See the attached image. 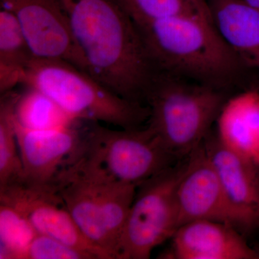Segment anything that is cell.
Returning a JSON list of instances; mask_svg holds the SVG:
<instances>
[{
    "label": "cell",
    "instance_id": "6da1fadb",
    "mask_svg": "<svg viewBox=\"0 0 259 259\" xmlns=\"http://www.w3.org/2000/svg\"><path fill=\"white\" fill-rule=\"evenodd\" d=\"M94 79L119 96L144 104L155 71L122 0H61Z\"/></svg>",
    "mask_w": 259,
    "mask_h": 259
},
{
    "label": "cell",
    "instance_id": "7a4b0ae2",
    "mask_svg": "<svg viewBox=\"0 0 259 259\" xmlns=\"http://www.w3.org/2000/svg\"><path fill=\"white\" fill-rule=\"evenodd\" d=\"M134 20L156 71L223 90L244 65L209 19Z\"/></svg>",
    "mask_w": 259,
    "mask_h": 259
},
{
    "label": "cell",
    "instance_id": "3957f363",
    "mask_svg": "<svg viewBox=\"0 0 259 259\" xmlns=\"http://www.w3.org/2000/svg\"><path fill=\"white\" fill-rule=\"evenodd\" d=\"M51 185L89 241L117 259L121 234L138 186L112 180L90 166L79 154Z\"/></svg>",
    "mask_w": 259,
    "mask_h": 259
},
{
    "label": "cell",
    "instance_id": "277c9868",
    "mask_svg": "<svg viewBox=\"0 0 259 259\" xmlns=\"http://www.w3.org/2000/svg\"><path fill=\"white\" fill-rule=\"evenodd\" d=\"M20 84L40 90L79 122L135 129L149 118L147 105L119 96L66 61L34 57L24 69Z\"/></svg>",
    "mask_w": 259,
    "mask_h": 259
},
{
    "label": "cell",
    "instance_id": "5b68a950",
    "mask_svg": "<svg viewBox=\"0 0 259 259\" xmlns=\"http://www.w3.org/2000/svg\"><path fill=\"white\" fill-rule=\"evenodd\" d=\"M226 100L222 90L156 71L145 95L148 126L184 159L210 133Z\"/></svg>",
    "mask_w": 259,
    "mask_h": 259
},
{
    "label": "cell",
    "instance_id": "8992f818",
    "mask_svg": "<svg viewBox=\"0 0 259 259\" xmlns=\"http://www.w3.org/2000/svg\"><path fill=\"white\" fill-rule=\"evenodd\" d=\"M79 155L112 180L138 187L180 162L151 127L113 130L94 122Z\"/></svg>",
    "mask_w": 259,
    "mask_h": 259
},
{
    "label": "cell",
    "instance_id": "52a82bcc",
    "mask_svg": "<svg viewBox=\"0 0 259 259\" xmlns=\"http://www.w3.org/2000/svg\"><path fill=\"white\" fill-rule=\"evenodd\" d=\"M188 156L138 187L121 234L117 259H148L179 228L177 191Z\"/></svg>",
    "mask_w": 259,
    "mask_h": 259
},
{
    "label": "cell",
    "instance_id": "ba28073f",
    "mask_svg": "<svg viewBox=\"0 0 259 259\" xmlns=\"http://www.w3.org/2000/svg\"><path fill=\"white\" fill-rule=\"evenodd\" d=\"M2 9L18 19L32 54L64 61L88 73L61 0H1Z\"/></svg>",
    "mask_w": 259,
    "mask_h": 259
},
{
    "label": "cell",
    "instance_id": "9c48e42d",
    "mask_svg": "<svg viewBox=\"0 0 259 259\" xmlns=\"http://www.w3.org/2000/svg\"><path fill=\"white\" fill-rule=\"evenodd\" d=\"M0 203L20 211L38 234L56 238L95 259H112L83 234L51 185L36 186L22 182L9 186L0 190Z\"/></svg>",
    "mask_w": 259,
    "mask_h": 259
},
{
    "label": "cell",
    "instance_id": "30bf717a",
    "mask_svg": "<svg viewBox=\"0 0 259 259\" xmlns=\"http://www.w3.org/2000/svg\"><path fill=\"white\" fill-rule=\"evenodd\" d=\"M203 146L227 202L245 237L259 230V165L227 147L210 133Z\"/></svg>",
    "mask_w": 259,
    "mask_h": 259
},
{
    "label": "cell",
    "instance_id": "8fae6325",
    "mask_svg": "<svg viewBox=\"0 0 259 259\" xmlns=\"http://www.w3.org/2000/svg\"><path fill=\"white\" fill-rule=\"evenodd\" d=\"M202 143L189 155L187 168L177 187L179 228L205 220L231 225L240 231L238 220L227 202Z\"/></svg>",
    "mask_w": 259,
    "mask_h": 259
},
{
    "label": "cell",
    "instance_id": "7c38bea8",
    "mask_svg": "<svg viewBox=\"0 0 259 259\" xmlns=\"http://www.w3.org/2000/svg\"><path fill=\"white\" fill-rule=\"evenodd\" d=\"M15 134L23 163V182L36 186L50 185L79 153L83 135L76 126L35 131L15 120Z\"/></svg>",
    "mask_w": 259,
    "mask_h": 259
},
{
    "label": "cell",
    "instance_id": "4fadbf2b",
    "mask_svg": "<svg viewBox=\"0 0 259 259\" xmlns=\"http://www.w3.org/2000/svg\"><path fill=\"white\" fill-rule=\"evenodd\" d=\"M171 239V247L160 258L259 259V249L250 246L244 235L226 223L192 221L180 226Z\"/></svg>",
    "mask_w": 259,
    "mask_h": 259
},
{
    "label": "cell",
    "instance_id": "5bb4252c",
    "mask_svg": "<svg viewBox=\"0 0 259 259\" xmlns=\"http://www.w3.org/2000/svg\"><path fill=\"white\" fill-rule=\"evenodd\" d=\"M214 27L245 66L259 73V10L243 0H208Z\"/></svg>",
    "mask_w": 259,
    "mask_h": 259
},
{
    "label": "cell",
    "instance_id": "9a60e30c",
    "mask_svg": "<svg viewBox=\"0 0 259 259\" xmlns=\"http://www.w3.org/2000/svg\"><path fill=\"white\" fill-rule=\"evenodd\" d=\"M216 122L220 141L259 165V90L250 89L227 100Z\"/></svg>",
    "mask_w": 259,
    "mask_h": 259
},
{
    "label": "cell",
    "instance_id": "2e32d148",
    "mask_svg": "<svg viewBox=\"0 0 259 259\" xmlns=\"http://www.w3.org/2000/svg\"><path fill=\"white\" fill-rule=\"evenodd\" d=\"M35 56L18 19L8 10L0 11V90L4 94L20 84L24 69Z\"/></svg>",
    "mask_w": 259,
    "mask_h": 259
},
{
    "label": "cell",
    "instance_id": "e0dca14e",
    "mask_svg": "<svg viewBox=\"0 0 259 259\" xmlns=\"http://www.w3.org/2000/svg\"><path fill=\"white\" fill-rule=\"evenodd\" d=\"M25 88L23 93H17L13 109L15 120L20 125L44 131L72 127L79 122L40 90L30 87Z\"/></svg>",
    "mask_w": 259,
    "mask_h": 259
},
{
    "label": "cell",
    "instance_id": "ac0fdd59",
    "mask_svg": "<svg viewBox=\"0 0 259 259\" xmlns=\"http://www.w3.org/2000/svg\"><path fill=\"white\" fill-rule=\"evenodd\" d=\"M16 95L11 91L2 94L0 102V190L24 180L23 163L13 123Z\"/></svg>",
    "mask_w": 259,
    "mask_h": 259
},
{
    "label": "cell",
    "instance_id": "d6986e66",
    "mask_svg": "<svg viewBox=\"0 0 259 259\" xmlns=\"http://www.w3.org/2000/svg\"><path fill=\"white\" fill-rule=\"evenodd\" d=\"M37 234L20 211L9 204L0 203V259H23Z\"/></svg>",
    "mask_w": 259,
    "mask_h": 259
},
{
    "label": "cell",
    "instance_id": "ffe728a7",
    "mask_svg": "<svg viewBox=\"0 0 259 259\" xmlns=\"http://www.w3.org/2000/svg\"><path fill=\"white\" fill-rule=\"evenodd\" d=\"M122 2L135 20L192 16L212 20L208 0H122Z\"/></svg>",
    "mask_w": 259,
    "mask_h": 259
},
{
    "label": "cell",
    "instance_id": "44dd1931",
    "mask_svg": "<svg viewBox=\"0 0 259 259\" xmlns=\"http://www.w3.org/2000/svg\"><path fill=\"white\" fill-rule=\"evenodd\" d=\"M23 259H95L93 255L52 237L37 234L27 248Z\"/></svg>",
    "mask_w": 259,
    "mask_h": 259
},
{
    "label": "cell",
    "instance_id": "7402d4cb",
    "mask_svg": "<svg viewBox=\"0 0 259 259\" xmlns=\"http://www.w3.org/2000/svg\"><path fill=\"white\" fill-rule=\"evenodd\" d=\"M245 3H248L250 6L259 10V0H243Z\"/></svg>",
    "mask_w": 259,
    "mask_h": 259
}]
</instances>
